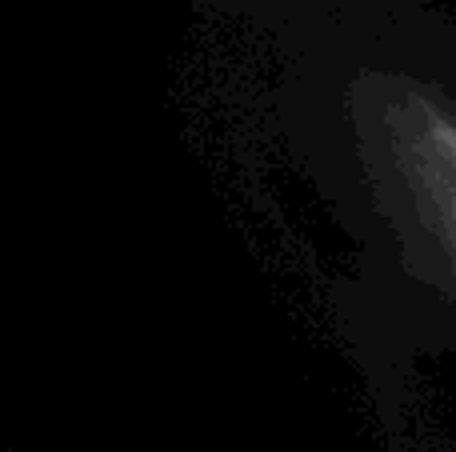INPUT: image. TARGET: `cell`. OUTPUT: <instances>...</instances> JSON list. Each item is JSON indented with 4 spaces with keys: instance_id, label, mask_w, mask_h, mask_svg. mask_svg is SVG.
Returning a JSON list of instances; mask_svg holds the SVG:
<instances>
[{
    "instance_id": "1",
    "label": "cell",
    "mask_w": 456,
    "mask_h": 452,
    "mask_svg": "<svg viewBox=\"0 0 456 452\" xmlns=\"http://www.w3.org/2000/svg\"><path fill=\"white\" fill-rule=\"evenodd\" d=\"M388 149L412 216L456 272V104L433 88H401L388 104Z\"/></svg>"
}]
</instances>
